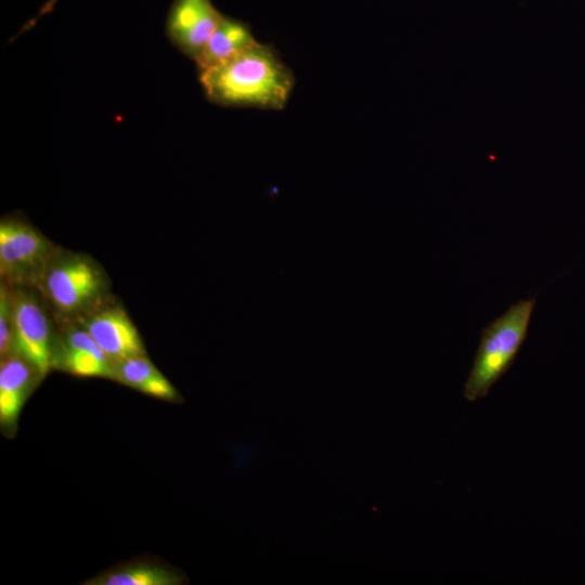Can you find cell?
Returning a JSON list of instances; mask_svg holds the SVG:
<instances>
[{
  "label": "cell",
  "mask_w": 585,
  "mask_h": 585,
  "mask_svg": "<svg viewBox=\"0 0 585 585\" xmlns=\"http://www.w3.org/2000/svg\"><path fill=\"white\" fill-rule=\"evenodd\" d=\"M184 577L157 563L139 562L119 567L94 577L91 585H178Z\"/></svg>",
  "instance_id": "obj_12"
},
{
  "label": "cell",
  "mask_w": 585,
  "mask_h": 585,
  "mask_svg": "<svg viewBox=\"0 0 585 585\" xmlns=\"http://www.w3.org/2000/svg\"><path fill=\"white\" fill-rule=\"evenodd\" d=\"M40 373L22 356L11 353L0 364V424L13 431L24 403ZM42 377V376H41Z\"/></svg>",
  "instance_id": "obj_9"
},
{
  "label": "cell",
  "mask_w": 585,
  "mask_h": 585,
  "mask_svg": "<svg viewBox=\"0 0 585 585\" xmlns=\"http://www.w3.org/2000/svg\"><path fill=\"white\" fill-rule=\"evenodd\" d=\"M222 16L211 0H173L166 17V35L180 52L195 61Z\"/></svg>",
  "instance_id": "obj_6"
},
{
  "label": "cell",
  "mask_w": 585,
  "mask_h": 585,
  "mask_svg": "<svg viewBox=\"0 0 585 585\" xmlns=\"http://www.w3.org/2000/svg\"><path fill=\"white\" fill-rule=\"evenodd\" d=\"M38 287L61 314L81 317L101 307L106 280L90 258L55 251Z\"/></svg>",
  "instance_id": "obj_3"
},
{
  "label": "cell",
  "mask_w": 585,
  "mask_h": 585,
  "mask_svg": "<svg viewBox=\"0 0 585 585\" xmlns=\"http://www.w3.org/2000/svg\"><path fill=\"white\" fill-rule=\"evenodd\" d=\"M535 301V297L517 301L482 330L465 382L464 396L467 401L486 396L492 386L511 366L525 340Z\"/></svg>",
  "instance_id": "obj_2"
},
{
  "label": "cell",
  "mask_w": 585,
  "mask_h": 585,
  "mask_svg": "<svg viewBox=\"0 0 585 585\" xmlns=\"http://www.w3.org/2000/svg\"><path fill=\"white\" fill-rule=\"evenodd\" d=\"M257 42L247 23L223 14L205 48L194 61L197 70L227 62Z\"/></svg>",
  "instance_id": "obj_10"
},
{
  "label": "cell",
  "mask_w": 585,
  "mask_h": 585,
  "mask_svg": "<svg viewBox=\"0 0 585 585\" xmlns=\"http://www.w3.org/2000/svg\"><path fill=\"white\" fill-rule=\"evenodd\" d=\"M116 380L151 396L178 401L180 394L171 382L146 358L139 355L117 362Z\"/></svg>",
  "instance_id": "obj_11"
},
{
  "label": "cell",
  "mask_w": 585,
  "mask_h": 585,
  "mask_svg": "<svg viewBox=\"0 0 585 585\" xmlns=\"http://www.w3.org/2000/svg\"><path fill=\"white\" fill-rule=\"evenodd\" d=\"M57 1L58 0H48V1H46L44 4L39 10V12L23 26V28L20 30V32L17 35H21L22 32H24L26 30H29L37 23V21L41 16L50 13L53 10V8H54V5L56 4Z\"/></svg>",
  "instance_id": "obj_14"
},
{
  "label": "cell",
  "mask_w": 585,
  "mask_h": 585,
  "mask_svg": "<svg viewBox=\"0 0 585 585\" xmlns=\"http://www.w3.org/2000/svg\"><path fill=\"white\" fill-rule=\"evenodd\" d=\"M54 253L51 243L29 224L1 221L0 274L6 285L38 286Z\"/></svg>",
  "instance_id": "obj_4"
},
{
  "label": "cell",
  "mask_w": 585,
  "mask_h": 585,
  "mask_svg": "<svg viewBox=\"0 0 585 585\" xmlns=\"http://www.w3.org/2000/svg\"><path fill=\"white\" fill-rule=\"evenodd\" d=\"M57 363L66 372L83 377L115 378L116 363L83 328H70L60 341Z\"/></svg>",
  "instance_id": "obj_8"
},
{
  "label": "cell",
  "mask_w": 585,
  "mask_h": 585,
  "mask_svg": "<svg viewBox=\"0 0 585 585\" xmlns=\"http://www.w3.org/2000/svg\"><path fill=\"white\" fill-rule=\"evenodd\" d=\"M81 318L82 327L115 363L145 355L142 339L121 308L101 306Z\"/></svg>",
  "instance_id": "obj_7"
},
{
  "label": "cell",
  "mask_w": 585,
  "mask_h": 585,
  "mask_svg": "<svg viewBox=\"0 0 585 585\" xmlns=\"http://www.w3.org/2000/svg\"><path fill=\"white\" fill-rule=\"evenodd\" d=\"M208 101L227 107L283 109L295 87V76L276 50L255 43L220 65L199 70Z\"/></svg>",
  "instance_id": "obj_1"
},
{
  "label": "cell",
  "mask_w": 585,
  "mask_h": 585,
  "mask_svg": "<svg viewBox=\"0 0 585 585\" xmlns=\"http://www.w3.org/2000/svg\"><path fill=\"white\" fill-rule=\"evenodd\" d=\"M13 310L12 353L28 361L41 376L54 362V344L48 316L37 297L29 291L11 290Z\"/></svg>",
  "instance_id": "obj_5"
},
{
  "label": "cell",
  "mask_w": 585,
  "mask_h": 585,
  "mask_svg": "<svg viewBox=\"0 0 585 585\" xmlns=\"http://www.w3.org/2000/svg\"><path fill=\"white\" fill-rule=\"evenodd\" d=\"M13 310L11 290L5 283L0 288V353L1 358L12 353Z\"/></svg>",
  "instance_id": "obj_13"
}]
</instances>
